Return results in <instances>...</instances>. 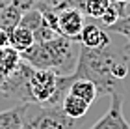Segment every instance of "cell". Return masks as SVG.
Returning a JSON list of instances; mask_svg holds the SVG:
<instances>
[{
  "mask_svg": "<svg viewBox=\"0 0 130 129\" xmlns=\"http://www.w3.org/2000/svg\"><path fill=\"white\" fill-rule=\"evenodd\" d=\"M32 71H34V66H30L24 60H21V64L15 67V71L0 86V97L9 99V101H17V105L32 103V96H30Z\"/></svg>",
  "mask_w": 130,
  "mask_h": 129,
  "instance_id": "5b68a950",
  "label": "cell"
},
{
  "mask_svg": "<svg viewBox=\"0 0 130 129\" xmlns=\"http://www.w3.org/2000/svg\"><path fill=\"white\" fill-rule=\"evenodd\" d=\"M9 4H13V0H0V9L6 8V6H9Z\"/></svg>",
  "mask_w": 130,
  "mask_h": 129,
  "instance_id": "ffe728a7",
  "label": "cell"
},
{
  "mask_svg": "<svg viewBox=\"0 0 130 129\" xmlns=\"http://www.w3.org/2000/svg\"><path fill=\"white\" fill-rule=\"evenodd\" d=\"M21 17H22V9L17 8L15 4H9L6 8H2L0 9V30L11 34L15 26H19Z\"/></svg>",
  "mask_w": 130,
  "mask_h": 129,
  "instance_id": "4fadbf2b",
  "label": "cell"
},
{
  "mask_svg": "<svg viewBox=\"0 0 130 129\" xmlns=\"http://www.w3.org/2000/svg\"><path fill=\"white\" fill-rule=\"evenodd\" d=\"M39 2H41V0H13V4L17 6V8H21L22 11L35 8V6H37Z\"/></svg>",
  "mask_w": 130,
  "mask_h": 129,
  "instance_id": "d6986e66",
  "label": "cell"
},
{
  "mask_svg": "<svg viewBox=\"0 0 130 129\" xmlns=\"http://www.w3.org/2000/svg\"><path fill=\"white\" fill-rule=\"evenodd\" d=\"M0 129H22V105L0 110Z\"/></svg>",
  "mask_w": 130,
  "mask_h": 129,
  "instance_id": "5bb4252c",
  "label": "cell"
},
{
  "mask_svg": "<svg viewBox=\"0 0 130 129\" xmlns=\"http://www.w3.org/2000/svg\"><path fill=\"white\" fill-rule=\"evenodd\" d=\"M22 129H78V122L65 114L61 107L24 103Z\"/></svg>",
  "mask_w": 130,
  "mask_h": 129,
  "instance_id": "277c9868",
  "label": "cell"
},
{
  "mask_svg": "<svg viewBox=\"0 0 130 129\" xmlns=\"http://www.w3.org/2000/svg\"><path fill=\"white\" fill-rule=\"evenodd\" d=\"M50 2H54V4H58V6H60V4L63 2V0H50Z\"/></svg>",
  "mask_w": 130,
  "mask_h": 129,
  "instance_id": "44dd1931",
  "label": "cell"
},
{
  "mask_svg": "<svg viewBox=\"0 0 130 129\" xmlns=\"http://www.w3.org/2000/svg\"><path fill=\"white\" fill-rule=\"evenodd\" d=\"M61 109H63V112L71 116V118H74V120H78V118H84V116L87 114V110H89V103L84 101L82 97L78 96H74V93H65V97H63V101H61Z\"/></svg>",
  "mask_w": 130,
  "mask_h": 129,
  "instance_id": "30bf717a",
  "label": "cell"
},
{
  "mask_svg": "<svg viewBox=\"0 0 130 129\" xmlns=\"http://www.w3.org/2000/svg\"><path fill=\"white\" fill-rule=\"evenodd\" d=\"M80 54V41L58 34L46 41H35L30 49L21 52V58L37 69H54L60 75H71Z\"/></svg>",
  "mask_w": 130,
  "mask_h": 129,
  "instance_id": "7a4b0ae2",
  "label": "cell"
},
{
  "mask_svg": "<svg viewBox=\"0 0 130 129\" xmlns=\"http://www.w3.org/2000/svg\"><path fill=\"white\" fill-rule=\"evenodd\" d=\"M106 30H108V32H113V34H121V36H125V38H126V45L123 47V49H128V47H130V13H126L125 17H121L115 25L108 26Z\"/></svg>",
  "mask_w": 130,
  "mask_h": 129,
  "instance_id": "ac0fdd59",
  "label": "cell"
},
{
  "mask_svg": "<svg viewBox=\"0 0 130 129\" xmlns=\"http://www.w3.org/2000/svg\"><path fill=\"white\" fill-rule=\"evenodd\" d=\"M43 22H45L43 13H41L37 8H32V9L22 11V17H21V22H19V25L24 26V28H28V30H32V32H35L41 25H43Z\"/></svg>",
  "mask_w": 130,
  "mask_h": 129,
  "instance_id": "2e32d148",
  "label": "cell"
},
{
  "mask_svg": "<svg viewBox=\"0 0 130 129\" xmlns=\"http://www.w3.org/2000/svg\"><path fill=\"white\" fill-rule=\"evenodd\" d=\"M125 52H126V54L130 56V47H128V49H125Z\"/></svg>",
  "mask_w": 130,
  "mask_h": 129,
  "instance_id": "7402d4cb",
  "label": "cell"
},
{
  "mask_svg": "<svg viewBox=\"0 0 130 129\" xmlns=\"http://www.w3.org/2000/svg\"><path fill=\"white\" fill-rule=\"evenodd\" d=\"M126 4H128V2H123V0H111L110 6H108V9H106L104 15L100 17L102 25L108 28V26H111V25H115L121 17H125V15H126V11H125Z\"/></svg>",
  "mask_w": 130,
  "mask_h": 129,
  "instance_id": "9a60e30c",
  "label": "cell"
},
{
  "mask_svg": "<svg viewBox=\"0 0 130 129\" xmlns=\"http://www.w3.org/2000/svg\"><path fill=\"white\" fill-rule=\"evenodd\" d=\"M84 25H86V15L80 9L63 4L58 6V32L61 36L78 41Z\"/></svg>",
  "mask_w": 130,
  "mask_h": 129,
  "instance_id": "8992f818",
  "label": "cell"
},
{
  "mask_svg": "<svg viewBox=\"0 0 130 129\" xmlns=\"http://www.w3.org/2000/svg\"><path fill=\"white\" fill-rule=\"evenodd\" d=\"M80 45H86V47H91V49H99V47H106L110 45V38H108V32L104 28H100L95 22H86L84 28L80 32Z\"/></svg>",
  "mask_w": 130,
  "mask_h": 129,
  "instance_id": "ba28073f",
  "label": "cell"
},
{
  "mask_svg": "<svg viewBox=\"0 0 130 129\" xmlns=\"http://www.w3.org/2000/svg\"><path fill=\"white\" fill-rule=\"evenodd\" d=\"M71 83H73V73L71 75H60L54 69L34 67L32 77H30L32 103L61 107V101H63L65 93L69 92Z\"/></svg>",
  "mask_w": 130,
  "mask_h": 129,
  "instance_id": "3957f363",
  "label": "cell"
},
{
  "mask_svg": "<svg viewBox=\"0 0 130 129\" xmlns=\"http://www.w3.org/2000/svg\"><path fill=\"white\" fill-rule=\"evenodd\" d=\"M123 2H126V0H123Z\"/></svg>",
  "mask_w": 130,
  "mask_h": 129,
  "instance_id": "603a6c76",
  "label": "cell"
},
{
  "mask_svg": "<svg viewBox=\"0 0 130 129\" xmlns=\"http://www.w3.org/2000/svg\"><path fill=\"white\" fill-rule=\"evenodd\" d=\"M35 43V38H34V32L28 30L24 26H15L13 32L9 34V47H13L15 51L19 52H24L26 49H30V47Z\"/></svg>",
  "mask_w": 130,
  "mask_h": 129,
  "instance_id": "7c38bea8",
  "label": "cell"
},
{
  "mask_svg": "<svg viewBox=\"0 0 130 129\" xmlns=\"http://www.w3.org/2000/svg\"><path fill=\"white\" fill-rule=\"evenodd\" d=\"M130 56L123 51H117L113 45L91 47L80 45L78 62L73 75L76 79H87L97 86L99 93H113L123 92V80L128 75Z\"/></svg>",
  "mask_w": 130,
  "mask_h": 129,
  "instance_id": "6da1fadb",
  "label": "cell"
},
{
  "mask_svg": "<svg viewBox=\"0 0 130 129\" xmlns=\"http://www.w3.org/2000/svg\"><path fill=\"white\" fill-rule=\"evenodd\" d=\"M69 93H74V96L82 97L84 101H87L91 105L97 99L99 90H97V86L93 84L91 80H87V79H76L73 75V83H71V86H69Z\"/></svg>",
  "mask_w": 130,
  "mask_h": 129,
  "instance_id": "8fae6325",
  "label": "cell"
},
{
  "mask_svg": "<svg viewBox=\"0 0 130 129\" xmlns=\"http://www.w3.org/2000/svg\"><path fill=\"white\" fill-rule=\"evenodd\" d=\"M21 52L13 47H0V86L6 83V79L15 71V67L21 64Z\"/></svg>",
  "mask_w": 130,
  "mask_h": 129,
  "instance_id": "9c48e42d",
  "label": "cell"
},
{
  "mask_svg": "<svg viewBox=\"0 0 130 129\" xmlns=\"http://www.w3.org/2000/svg\"><path fill=\"white\" fill-rule=\"evenodd\" d=\"M111 0H86L84 8H82V13L86 17H91V19H100L104 15V11L108 9Z\"/></svg>",
  "mask_w": 130,
  "mask_h": 129,
  "instance_id": "e0dca14e",
  "label": "cell"
},
{
  "mask_svg": "<svg viewBox=\"0 0 130 129\" xmlns=\"http://www.w3.org/2000/svg\"><path fill=\"white\" fill-rule=\"evenodd\" d=\"M111 96V103L110 109L102 118H100L97 124H93L91 129H130L128 122L125 120V114H123V92H113Z\"/></svg>",
  "mask_w": 130,
  "mask_h": 129,
  "instance_id": "52a82bcc",
  "label": "cell"
}]
</instances>
